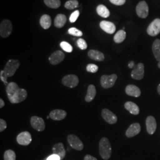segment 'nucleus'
<instances>
[{
  "label": "nucleus",
  "mask_w": 160,
  "mask_h": 160,
  "mask_svg": "<svg viewBox=\"0 0 160 160\" xmlns=\"http://www.w3.org/2000/svg\"><path fill=\"white\" fill-rule=\"evenodd\" d=\"M6 92L12 104L21 103L28 97L27 91L25 89L20 88L14 82H9L6 86Z\"/></svg>",
  "instance_id": "f257e3e1"
},
{
  "label": "nucleus",
  "mask_w": 160,
  "mask_h": 160,
  "mask_svg": "<svg viewBox=\"0 0 160 160\" xmlns=\"http://www.w3.org/2000/svg\"><path fill=\"white\" fill-rule=\"evenodd\" d=\"M99 152L101 157L105 160H109L112 155V147L107 138H102L99 142Z\"/></svg>",
  "instance_id": "f03ea898"
},
{
  "label": "nucleus",
  "mask_w": 160,
  "mask_h": 160,
  "mask_svg": "<svg viewBox=\"0 0 160 160\" xmlns=\"http://www.w3.org/2000/svg\"><path fill=\"white\" fill-rule=\"evenodd\" d=\"M20 62L18 60L10 59L5 65L2 70L4 74L7 77H11L15 74L16 71L19 68Z\"/></svg>",
  "instance_id": "7ed1b4c3"
},
{
  "label": "nucleus",
  "mask_w": 160,
  "mask_h": 160,
  "mask_svg": "<svg viewBox=\"0 0 160 160\" xmlns=\"http://www.w3.org/2000/svg\"><path fill=\"white\" fill-rule=\"evenodd\" d=\"M117 78V75H103L100 79V84L104 88H111L114 86Z\"/></svg>",
  "instance_id": "20e7f679"
},
{
  "label": "nucleus",
  "mask_w": 160,
  "mask_h": 160,
  "mask_svg": "<svg viewBox=\"0 0 160 160\" xmlns=\"http://www.w3.org/2000/svg\"><path fill=\"white\" fill-rule=\"evenodd\" d=\"M12 31V23L9 20H4L0 24V35L2 38H6L8 37Z\"/></svg>",
  "instance_id": "39448f33"
},
{
  "label": "nucleus",
  "mask_w": 160,
  "mask_h": 160,
  "mask_svg": "<svg viewBox=\"0 0 160 160\" xmlns=\"http://www.w3.org/2000/svg\"><path fill=\"white\" fill-rule=\"evenodd\" d=\"M67 141L70 146L74 149L78 150V151H81L82 149L84 148V145L82 142L80 140L79 138L75 135L73 134L69 135L67 137Z\"/></svg>",
  "instance_id": "423d86ee"
},
{
  "label": "nucleus",
  "mask_w": 160,
  "mask_h": 160,
  "mask_svg": "<svg viewBox=\"0 0 160 160\" xmlns=\"http://www.w3.org/2000/svg\"><path fill=\"white\" fill-rule=\"evenodd\" d=\"M62 82L63 85L69 88H75L78 85L79 79L75 75H67L63 77Z\"/></svg>",
  "instance_id": "0eeeda50"
},
{
  "label": "nucleus",
  "mask_w": 160,
  "mask_h": 160,
  "mask_svg": "<svg viewBox=\"0 0 160 160\" xmlns=\"http://www.w3.org/2000/svg\"><path fill=\"white\" fill-rule=\"evenodd\" d=\"M136 12L138 16L141 18H145L148 17L149 7L147 3L145 1H142L138 4L136 7Z\"/></svg>",
  "instance_id": "6e6552de"
},
{
  "label": "nucleus",
  "mask_w": 160,
  "mask_h": 160,
  "mask_svg": "<svg viewBox=\"0 0 160 160\" xmlns=\"http://www.w3.org/2000/svg\"><path fill=\"white\" fill-rule=\"evenodd\" d=\"M147 33L151 36H155L160 33V18H155L147 29Z\"/></svg>",
  "instance_id": "1a4fd4ad"
},
{
  "label": "nucleus",
  "mask_w": 160,
  "mask_h": 160,
  "mask_svg": "<svg viewBox=\"0 0 160 160\" xmlns=\"http://www.w3.org/2000/svg\"><path fill=\"white\" fill-rule=\"evenodd\" d=\"M30 123L32 128L38 131H43L45 129V123L42 118L32 116L30 119Z\"/></svg>",
  "instance_id": "9d476101"
},
{
  "label": "nucleus",
  "mask_w": 160,
  "mask_h": 160,
  "mask_svg": "<svg viewBox=\"0 0 160 160\" xmlns=\"http://www.w3.org/2000/svg\"><path fill=\"white\" fill-rule=\"evenodd\" d=\"M131 77L132 78L137 80H141L144 77L143 63H138L132 71Z\"/></svg>",
  "instance_id": "9b49d317"
},
{
  "label": "nucleus",
  "mask_w": 160,
  "mask_h": 160,
  "mask_svg": "<svg viewBox=\"0 0 160 160\" xmlns=\"http://www.w3.org/2000/svg\"><path fill=\"white\" fill-rule=\"evenodd\" d=\"M32 140V135L29 132H23L17 135V142L21 145H28L31 143Z\"/></svg>",
  "instance_id": "f8f14e48"
},
{
  "label": "nucleus",
  "mask_w": 160,
  "mask_h": 160,
  "mask_svg": "<svg viewBox=\"0 0 160 160\" xmlns=\"http://www.w3.org/2000/svg\"><path fill=\"white\" fill-rule=\"evenodd\" d=\"M102 116L104 120L110 125L115 124L118 121V118L113 112L109 109H104L102 112Z\"/></svg>",
  "instance_id": "ddd939ff"
},
{
  "label": "nucleus",
  "mask_w": 160,
  "mask_h": 160,
  "mask_svg": "<svg viewBox=\"0 0 160 160\" xmlns=\"http://www.w3.org/2000/svg\"><path fill=\"white\" fill-rule=\"evenodd\" d=\"M65 58V54L61 51H57L52 53L49 58V61L51 64L53 65H57L63 61Z\"/></svg>",
  "instance_id": "4468645a"
},
{
  "label": "nucleus",
  "mask_w": 160,
  "mask_h": 160,
  "mask_svg": "<svg viewBox=\"0 0 160 160\" xmlns=\"http://www.w3.org/2000/svg\"><path fill=\"white\" fill-rule=\"evenodd\" d=\"M100 28L108 34H113L116 31V26L114 23L103 20L100 23Z\"/></svg>",
  "instance_id": "2eb2a0df"
},
{
  "label": "nucleus",
  "mask_w": 160,
  "mask_h": 160,
  "mask_svg": "<svg viewBox=\"0 0 160 160\" xmlns=\"http://www.w3.org/2000/svg\"><path fill=\"white\" fill-rule=\"evenodd\" d=\"M67 115V112L65 110L61 109H55L50 113L49 116L52 120L59 121L64 119Z\"/></svg>",
  "instance_id": "dca6fc26"
},
{
  "label": "nucleus",
  "mask_w": 160,
  "mask_h": 160,
  "mask_svg": "<svg viewBox=\"0 0 160 160\" xmlns=\"http://www.w3.org/2000/svg\"><path fill=\"white\" fill-rule=\"evenodd\" d=\"M141 126L138 123H134L128 128L126 132V136L128 138H132L138 134H139L141 132Z\"/></svg>",
  "instance_id": "f3484780"
},
{
  "label": "nucleus",
  "mask_w": 160,
  "mask_h": 160,
  "mask_svg": "<svg viewBox=\"0 0 160 160\" xmlns=\"http://www.w3.org/2000/svg\"><path fill=\"white\" fill-rule=\"evenodd\" d=\"M147 130L150 135H152L155 133L157 129V122L154 118L152 116H149L146 120Z\"/></svg>",
  "instance_id": "a211bd4d"
},
{
  "label": "nucleus",
  "mask_w": 160,
  "mask_h": 160,
  "mask_svg": "<svg viewBox=\"0 0 160 160\" xmlns=\"http://www.w3.org/2000/svg\"><path fill=\"white\" fill-rule=\"evenodd\" d=\"M52 151H53V154L58 155L60 157L61 160L63 159V158L65 156V154H66L65 149L64 148L63 143H61V142L55 144L53 147Z\"/></svg>",
  "instance_id": "6ab92c4d"
},
{
  "label": "nucleus",
  "mask_w": 160,
  "mask_h": 160,
  "mask_svg": "<svg viewBox=\"0 0 160 160\" xmlns=\"http://www.w3.org/2000/svg\"><path fill=\"white\" fill-rule=\"evenodd\" d=\"M125 92L128 96H132V97H139L141 94V90L137 86L132 85V84L126 86Z\"/></svg>",
  "instance_id": "aec40b11"
},
{
  "label": "nucleus",
  "mask_w": 160,
  "mask_h": 160,
  "mask_svg": "<svg viewBox=\"0 0 160 160\" xmlns=\"http://www.w3.org/2000/svg\"><path fill=\"white\" fill-rule=\"evenodd\" d=\"M96 88L95 87V86L92 84H91L88 87V89H87V94H86V97H85V100L87 102L89 103L92 102L94 98L96 96Z\"/></svg>",
  "instance_id": "412c9836"
},
{
  "label": "nucleus",
  "mask_w": 160,
  "mask_h": 160,
  "mask_svg": "<svg viewBox=\"0 0 160 160\" xmlns=\"http://www.w3.org/2000/svg\"><path fill=\"white\" fill-rule=\"evenodd\" d=\"M88 56L90 59L97 61H103L104 59L103 53L97 50H90L88 52Z\"/></svg>",
  "instance_id": "4be33fe9"
},
{
  "label": "nucleus",
  "mask_w": 160,
  "mask_h": 160,
  "mask_svg": "<svg viewBox=\"0 0 160 160\" xmlns=\"http://www.w3.org/2000/svg\"><path fill=\"white\" fill-rule=\"evenodd\" d=\"M125 108L131 114L138 115L139 113V108L137 104L132 102H127L125 103Z\"/></svg>",
  "instance_id": "5701e85b"
},
{
  "label": "nucleus",
  "mask_w": 160,
  "mask_h": 160,
  "mask_svg": "<svg viewBox=\"0 0 160 160\" xmlns=\"http://www.w3.org/2000/svg\"><path fill=\"white\" fill-rule=\"evenodd\" d=\"M67 22V17L64 14H59L55 17L54 20V25L57 28H62Z\"/></svg>",
  "instance_id": "b1692460"
},
{
  "label": "nucleus",
  "mask_w": 160,
  "mask_h": 160,
  "mask_svg": "<svg viewBox=\"0 0 160 160\" xmlns=\"http://www.w3.org/2000/svg\"><path fill=\"white\" fill-rule=\"evenodd\" d=\"M40 24L43 29L45 30L49 29L51 26V18L48 14L43 15L40 17Z\"/></svg>",
  "instance_id": "393cba45"
},
{
  "label": "nucleus",
  "mask_w": 160,
  "mask_h": 160,
  "mask_svg": "<svg viewBox=\"0 0 160 160\" xmlns=\"http://www.w3.org/2000/svg\"><path fill=\"white\" fill-rule=\"evenodd\" d=\"M152 52L155 58L157 61H160V40L157 39L155 40L152 46Z\"/></svg>",
  "instance_id": "a878e982"
},
{
  "label": "nucleus",
  "mask_w": 160,
  "mask_h": 160,
  "mask_svg": "<svg viewBox=\"0 0 160 160\" xmlns=\"http://www.w3.org/2000/svg\"><path fill=\"white\" fill-rule=\"evenodd\" d=\"M97 14L103 18H108L110 16V12L109 9L104 5L100 4L97 6L96 8Z\"/></svg>",
  "instance_id": "bb28decb"
},
{
  "label": "nucleus",
  "mask_w": 160,
  "mask_h": 160,
  "mask_svg": "<svg viewBox=\"0 0 160 160\" xmlns=\"http://www.w3.org/2000/svg\"><path fill=\"white\" fill-rule=\"evenodd\" d=\"M126 37V32L123 30H120L118 31L116 34L114 35V42L116 43H120L123 42Z\"/></svg>",
  "instance_id": "cd10ccee"
},
{
  "label": "nucleus",
  "mask_w": 160,
  "mask_h": 160,
  "mask_svg": "<svg viewBox=\"0 0 160 160\" xmlns=\"http://www.w3.org/2000/svg\"><path fill=\"white\" fill-rule=\"evenodd\" d=\"M44 2L49 8L56 9L61 6L60 0H44Z\"/></svg>",
  "instance_id": "c85d7f7f"
},
{
  "label": "nucleus",
  "mask_w": 160,
  "mask_h": 160,
  "mask_svg": "<svg viewBox=\"0 0 160 160\" xmlns=\"http://www.w3.org/2000/svg\"><path fill=\"white\" fill-rule=\"evenodd\" d=\"M78 1L77 0H69L65 4V7L68 10H73L78 6Z\"/></svg>",
  "instance_id": "c756f323"
},
{
  "label": "nucleus",
  "mask_w": 160,
  "mask_h": 160,
  "mask_svg": "<svg viewBox=\"0 0 160 160\" xmlns=\"http://www.w3.org/2000/svg\"><path fill=\"white\" fill-rule=\"evenodd\" d=\"M16 155L14 151L8 149L7 150L4 155V160H16Z\"/></svg>",
  "instance_id": "7c9ffc66"
},
{
  "label": "nucleus",
  "mask_w": 160,
  "mask_h": 160,
  "mask_svg": "<svg viewBox=\"0 0 160 160\" xmlns=\"http://www.w3.org/2000/svg\"><path fill=\"white\" fill-rule=\"evenodd\" d=\"M60 46L64 51L68 52V53H71V52L72 51V47L67 42L63 41V42H61Z\"/></svg>",
  "instance_id": "2f4dec72"
},
{
  "label": "nucleus",
  "mask_w": 160,
  "mask_h": 160,
  "mask_svg": "<svg viewBox=\"0 0 160 160\" xmlns=\"http://www.w3.org/2000/svg\"><path fill=\"white\" fill-rule=\"evenodd\" d=\"M68 33L71 35L77 37H81L82 36V32L75 28H71L69 29Z\"/></svg>",
  "instance_id": "473e14b6"
},
{
  "label": "nucleus",
  "mask_w": 160,
  "mask_h": 160,
  "mask_svg": "<svg viewBox=\"0 0 160 160\" xmlns=\"http://www.w3.org/2000/svg\"><path fill=\"white\" fill-rule=\"evenodd\" d=\"M86 69H87V72H88L96 73V72H97V71L98 69V67L95 64L90 63V64L87 65V66L86 67Z\"/></svg>",
  "instance_id": "72a5a7b5"
},
{
  "label": "nucleus",
  "mask_w": 160,
  "mask_h": 160,
  "mask_svg": "<svg viewBox=\"0 0 160 160\" xmlns=\"http://www.w3.org/2000/svg\"><path fill=\"white\" fill-rule=\"evenodd\" d=\"M79 16H80V12L78 10H76L74 12H73L69 17V22L71 23H74L77 20L78 17H79Z\"/></svg>",
  "instance_id": "f704fd0d"
},
{
  "label": "nucleus",
  "mask_w": 160,
  "mask_h": 160,
  "mask_svg": "<svg viewBox=\"0 0 160 160\" xmlns=\"http://www.w3.org/2000/svg\"><path fill=\"white\" fill-rule=\"evenodd\" d=\"M77 45L81 50H85L87 48V44L86 41L84 39L81 38L77 40Z\"/></svg>",
  "instance_id": "c9c22d12"
},
{
  "label": "nucleus",
  "mask_w": 160,
  "mask_h": 160,
  "mask_svg": "<svg viewBox=\"0 0 160 160\" xmlns=\"http://www.w3.org/2000/svg\"><path fill=\"white\" fill-rule=\"evenodd\" d=\"M110 2L116 6H123L125 4L126 0H109Z\"/></svg>",
  "instance_id": "e433bc0d"
},
{
  "label": "nucleus",
  "mask_w": 160,
  "mask_h": 160,
  "mask_svg": "<svg viewBox=\"0 0 160 160\" xmlns=\"http://www.w3.org/2000/svg\"><path fill=\"white\" fill-rule=\"evenodd\" d=\"M7 125L6 121L2 119H0V132H2L4 131L7 128Z\"/></svg>",
  "instance_id": "4c0bfd02"
},
{
  "label": "nucleus",
  "mask_w": 160,
  "mask_h": 160,
  "mask_svg": "<svg viewBox=\"0 0 160 160\" xmlns=\"http://www.w3.org/2000/svg\"><path fill=\"white\" fill-rule=\"evenodd\" d=\"M0 78L1 80L4 83V84L6 85V86H7V84H8L7 81V77L5 76V75L4 74V72H3V71H1V73H0Z\"/></svg>",
  "instance_id": "58836bf2"
},
{
  "label": "nucleus",
  "mask_w": 160,
  "mask_h": 160,
  "mask_svg": "<svg viewBox=\"0 0 160 160\" xmlns=\"http://www.w3.org/2000/svg\"><path fill=\"white\" fill-rule=\"evenodd\" d=\"M46 160H61V158L57 155L53 154L49 156Z\"/></svg>",
  "instance_id": "ea45409f"
},
{
  "label": "nucleus",
  "mask_w": 160,
  "mask_h": 160,
  "mask_svg": "<svg viewBox=\"0 0 160 160\" xmlns=\"http://www.w3.org/2000/svg\"><path fill=\"white\" fill-rule=\"evenodd\" d=\"M84 160H97V159L93 156L87 154L84 157Z\"/></svg>",
  "instance_id": "a19ab883"
},
{
  "label": "nucleus",
  "mask_w": 160,
  "mask_h": 160,
  "mask_svg": "<svg viewBox=\"0 0 160 160\" xmlns=\"http://www.w3.org/2000/svg\"><path fill=\"white\" fill-rule=\"evenodd\" d=\"M5 106V103L2 98H0V108L2 109Z\"/></svg>",
  "instance_id": "79ce46f5"
},
{
  "label": "nucleus",
  "mask_w": 160,
  "mask_h": 160,
  "mask_svg": "<svg viewBox=\"0 0 160 160\" xmlns=\"http://www.w3.org/2000/svg\"><path fill=\"white\" fill-rule=\"evenodd\" d=\"M133 66H134V62L133 61L130 62V63H129V68H132L133 67Z\"/></svg>",
  "instance_id": "37998d69"
},
{
  "label": "nucleus",
  "mask_w": 160,
  "mask_h": 160,
  "mask_svg": "<svg viewBox=\"0 0 160 160\" xmlns=\"http://www.w3.org/2000/svg\"><path fill=\"white\" fill-rule=\"evenodd\" d=\"M157 91H158V94L160 95V84L158 86V88H157Z\"/></svg>",
  "instance_id": "c03bdc74"
},
{
  "label": "nucleus",
  "mask_w": 160,
  "mask_h": 160,
  "mask_svg": "<svg viewBox=\"0 0 160 160\" xmlns=\"http://www.w3.org/2000/svg\"><path fill=\"white\" fill-rule=\"evenodd\" d=\"M158 68L160 69V61L158 63Z\"/></svg>",
  "instance_id": "a18cd8bd"
},
{
  "label": "nucleus",
  "mask_w": 160,
  "mask_h": 160,
  "mask_svg": "<svg viewBox=\"0 0 160 160\" xmlns=\"http://www.w3.org/2000/svg\"><path fill=\"white\" fill-rule=\"evenodd\" d=\"M49 118H50V116H48V117H47V119H49Z\"/></svg>",
  "instance_id": "49530a36"
}]
</instances>
